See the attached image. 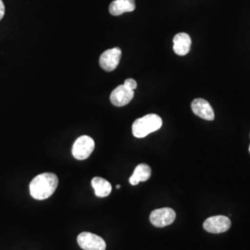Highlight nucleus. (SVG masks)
<instances>
[{
    "mask_svg": "<svg viewBox=\"0 0 250 250\" xmlns=\"http://www.w3.org/2000/svg\"><path fill=\"white\" fill-rule=\"evenodd\" d=\"M121 57L122 50L119 47L107 49L99 58L100 67L106 72H112L118 67Z\"/></svg>",
    "mask_w": 250,
    "mask_h": 250,
    "instance_id": "obj_7",
    "label": "nucleus"
},
{
    "mask_svg": "<svg viewBox=\"0 0 250 250\" xmlns=\"http://www.w3.org/2000/svg\"><path fill=\"white\" fill-rule=\"evenodd\" d=\"M91 184L95 190V195L98 197H106L111 193L112 187L106 179L95 177L92 179Z\"/></svg>",
    "mask_w": 250,
    "mask_h": 250,
    "instance_id": "obj_13",
    "label": "nucleus"
},
{
    "mask_svg": "<svg viewBox=\"0 0 250 250\" xmlns=\"http://www.w3.org/2000/svg\"><path fill=\"white\" fill-rule=\"evenodd\" d=\"M5 15V5L2 0H0V21L3 19Z\"/></svg>",
    "mask_w": 250,
    "mask_h": 250,
    "instance_id": "obj_15",
    "label": "nucleus"
},
{
    "mask_svg": "<svg viewBox=\"0 0 250 250\" xmlns=\"http://www.w3.org/2000/svg\"><path fill=\"white\" fill-rule=\"evenodd\" d=\"M192 45L191 37L186 33H179L173 37V51L179 56L189 53Z\"/></svg>",
    "mask_w": 250,
    "mask_h": 250,
    "instance_id": "obj_10",
    "label": "nucleus"
},
{
    "mask_svg": "<svg viewBox=\"0 0 250 250\" xmlns=\"http://www.w3.org/2000/svg\"><path fill=\"white\" fill-rule=\"evenodd\" d=\"M230 227H231L230 219L223 215L210 217L207 219L203 224V228L205 229V231L210 233H222L228 231Z\"/></svg>",
    "mask_w": 250,
    "mask_h": 250,
    "instance_id": "obj_6",
    "label": "nucleus"
},
{
    "mask_svg": "<svg viewBox=\"0 0 250 250\" xmlns=\"http://www.w3.org/2000/svg\"><path fill=\"white\" fill-rule=\"evenodd\" d=\"M109 13L120 16L125 12H133L135 9V0H114L109 5Z\"/></svg>",
    "mask_w": 250,
    "mask_h": 250,
    "instance_id": "obj_11",
    "label": "nucleus"
},
{
    "mask_svg": "<svg viewBox=\"0 0 250 250\" xmlns=\"http://www.w3.org/2000/svg\"><path fill=\"white\" fill-rule=\"evenodd\" d=\"M151 176V168L147 164H139L134 169V173L129 179L132 186H137L140 182H146Z\"/></svg>",
    "mask_w": 250,
    "mask_h": 250,
    "instance_id": "obj_12",
    "label": "nucleus"
},
{
    "mask_svg": "<svg viewBox=\"0 0 250 250\" xmlns=\"http://www.w3.org/2000/svg\"><path fill=\"white\" fill-rule=\"evenodd\" d=\"M59 185L58 176L51 172L37 175L30 184V194L36 200H45L55 193Z\"/></svg>",
    "mask_w": 250,
    "mask_h": 250,
    "instance_id": "obj_1",
    "label": "nucleus"
},
{
    "mask_svg": "<svg viewBox=\"0 0 250 250\" xmlns=\"http://www.w3.org/2000/svg\"><path fill=\"white\" fill-rule=\"evenodd\" d=\"M94 149V139L88 135H82L76 139V141L72 146V156L78 161H83L89 158Z\"/></svg>",
    "mask_w": 250,
    "mask_h": 250,
    "instance_id": "obj_3",
    "label": "nucleus"
},
{
    "mask_svg": "<svg viewBox=\"0 0 250 250\" xmlns=\"http://www.w3.org/2000/svg\"></svg>",
    "mask_w": 250,
    "mask_h": 250,
    "instance_id": "obj_17",
    "label": "nucleus"
},
{
    "mask_svg": "<svg viewBox=\"0 0 250 250\" xmlns=\"http://www.w3.org/2000/svg\"><path fill=\"white\" fill-rule=\"evenodd\" d=\"M116 188H117V189H120V188H121V186H120V185H118V186H117Z\"/></svg>",
    "mask_w": 250,
    "mask_h": 250,
    "instance_id": "obj_16",
    "label": "nucleus"
},
{
    "mask_svg": "<svg viewBox=\"0 0 250 250\" xmlns=\"http://www.w3.org/2000/svg\"><path fill=\"white\" fill-rule=\"evenodd\" d=\"M78 245L83 250H106V242L92 232H81L77 237Z\"/></svg>",
    "mask_w": 250,
    "mask_h": 250,
    "instance_id": "obj_4",
    "label": "nucleus"
},
{
    "mask_svg": "<svg viewBox=\"0 0 250 250\" xmlns=\"http://www.w3.org/2000/svg\"><path fill=\"white\" fill-rule=\"evenodd\" d=\"M162 126V119L157 114H147L134 121L132 131L134 137L144 138L148 134L160 130Z\"/></svg>",
    "mask_w": 250,
    "mask_h": 250,
    "instance_id": "obj_2",
    "label": "nucleus"
},
{
    "mask_svg": "<svg viewBox=\"0 0 250 250\" xmlns=\"http://www.w3.org/2000/svg\"><path fill=\"white\" fill-rule=\"evenodd\" d=\"M124 84H125L126 87H128V88H130V89L132 90H134L137 87V83H136V81L134 80V79H131V78L125 80Z\"/></svg>",
    "mask_w": 250,
    "mask_h": 250,
    "instance_id": "obj_14",
    "label": "nucleus"
},
{
    "mask_svg": "<svg viewBox=\"0 0 250 250\" xmlns=\"http://www.w3.org/2000/svg\"><path fill=\"white\" fill-rule=\"evenodd\" d=\"M193 112L199 117L207 121L214 120V110L210 104L203 99H196L191 104Z\"/></svg>",
    "mask_w": 250,
    "mask_h": 250,
    "instance_id": "obj_9",
    "label": "nucleus"
},
{
    "mask_svg": "<svg viewBox=\"0 0 250 250\" xmlns=\"http://www.w3.org/2000/svg\"><path fill=\"white\" fill-rule=\"evenodd\" d=\"M134 90L126 87L125 84L117 86L110 94V102L116 107H124L134 99Z\"/></svg>",
    "mask_w": 250,
    "mask_h": 250,
    "instance_id": "obj_8",
    "label": "nucleus"
},
{
    "mask_svg": "<svg viewBox=\"0 0 250 250\" xmlns=\"http://www.w3.org/2000/svg\"><path fill=\"white\" fill-rule=\"evenodd\" d=\"M176 213L170 208H162L153 210L149 217L150 223L155 227L162 228L172 224L175 221Z\"/></svg>",
    "mask_w": 250,
    "mask_h": 250,
    "instance_id": "obj_5",
    "label": "nucleus"
}]
</instances>
